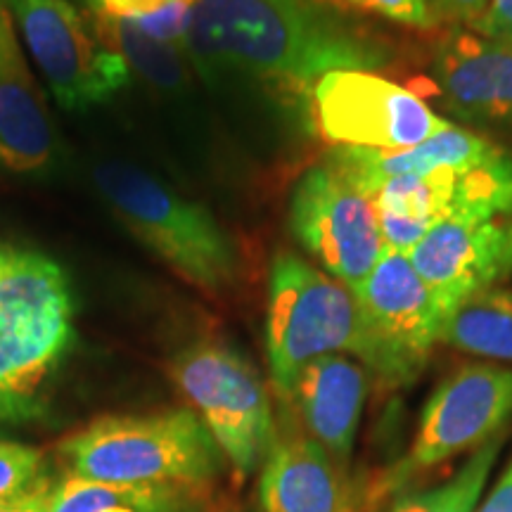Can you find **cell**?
Returning a JSON list of instances; mask_svg holds the SVG:
<instances>
[{
  "mask_svg": "<svg viewBox=\"0 0 512 512\" xmlns=\"http://www.w3.org/2000/svg\"><path fill=\"white\" fill-rule=\"evenodd\" d=\"M290 230L316 266L349 290L366 280L384 249L370 197L328 162L311 166L294 185Z\"/></svg>",
  "mask_w": 512,
  "mask_h": 512,
  "instance_id": "cell-9",
  "label": "cell"
},
{
  "mask_svg": "<svg viewBox=\"0 0 512 512\" xmlns=\"http://www.w3.org/2000/svg\"><path fill=\"white\" fill-rule=\"evenodd\" d=\"M264 512H358L347 472L311 437L275 439L261 465Z\"/></svg>",
  "mask_w": 512,
  "mask_h": 512,
  "instance_id": "cell-15",
  "label": "cell"
},
{
  "mask_svg": "<svg viewBox=\"0 0 512 512\" xmlns=\"http://www.w3.org/2000/svg\"><path fill=\"white\" fill-rule=\"evenodd\" d=\"M185 57L207 81H256L309 102L332 72L392 67L387 38L330 0H190Z\"/></svg>",
  "mask_w": 512,
  "mask_h": 512,
  "instance_id": "cell-1",
  "label": "cell"
},
{
  "mask_svg": "<svg viewBox=\"0 0 512 512\" xmlns=\"http://www.w3.org/2000/svg\"><path fill=\"white\" fill-rule=\"evenodd\" d=\"M60 458L88 482L174 491L211 484L226 460L192 408L100 418L64 439Z\"/></svg>",
  "mask_w": 512,
  "mask_h": 512,
  "instance_id": "cell-3",
  "label": "cell"
},
{
  "mask_svg": "<svg viewBox=\"0 0 512 512\" xmlns=\"http://www.w3.org/2000/svg\"><path fill=\"white\" fill-rule=\"evenodd\" d=\"M368 396V370L356 358L332 354L306 363L294 380L287 408L302 418L306 437L347 467L354 453L358 422Z\"/></svg>",
  "mask_w": 512,
  "mask_h": 512,
  "instance_id": "cell-14",
  "label": "cell"
},
{
  "mask_svg": "<svg viewBox=\"0 0 512 512\" xmlns=\"http://www.w3.org/2000/svg\"><path fill=\"white\" fill-rule=\"evenodd\" d=\"M467 174L439 169L430 174L394 176L368 192L380 223L384 247L406 254L434 223L456 207Z\"/></svg>",
  "mask_w": 512,
  "mask_h": 512,
  "instance_id": "cell-17",
  "label": "cell"
},
{
  "mask_svg": "<svg viewBox=\"0 0 512 512\" xmlns=\"http://www.w3.org/2000/svg\"><path fill=\"white\" fill-rule=\"evenodd\" d=\"M171 377L240 475L264 465L275 444L271 396L240 351L221 342L190 344L171 363Z\"/></svg>",
  "mask_w": 512,
  "mask_h": 512,
  "instance_id": "cell-6",
  "label": "cell"
},
{
  "mask_svg": "<svg viewBox=\"0 0 512 512\" xmlns=\"http://www.w3.org/2000/svg\"><path fill=\"white\" fill-rule=\"evenodd\" d=\"M351 292L380 349V382L389 389L411 384L441 342L446 318L408 256L384 247L373 271Z\"/></svg>",
  "mask_w": 512,
  "mask_h": 512,
  "instance_id": "cell-10",
  "label": "cell"
},
{
  "mask_svg": "<svg viewBox=\"0 0 512 512\" xmlns=\"http://www.w3.org/2000/svg\"><path fill=\"white\" fill-rule=\"evenodd\" d=\"M93 178L121 226L185 283L219 294L238 280L233 240L202 204L133 164L102 162Z\"/></svg>",
  "mask_w": 512,
  "mask_h": 512,
  "instance_id": "cell-5",
  "label": "cell"
},
{
  "mask_svg": "<svg viewBox=\"0 0 512 512\" xmlns=\"http://www.w3.org/2000/svg\"><path fill=\"white\" fill-rule=\"evenodd\" d=\"M510 207H512V190H510Z\"/></svg>",
  "mask_w": 512,
  "mask_h": 512,
  "instance_id": "cell-30",
  "label": "cell"
},
{
  "mask_svg": "<svg viewBox=\"0 0 512 512\" xmlns=\"http://www.w3.org/2000/svg\"><path fill=\"white\" fill-rule=\"evenodd\" d=\"M91 10L119 19H140L176 3V0H88Z\"/></svg>",
  "mask_w": 512,
  "mask_h": 512,
  "instance_id": "cell-26",
  "label": "cell"
},
{
  "mask_svg": "<svg viewBox=\"0 0 512 512\" xmlns=\"http://www.w3.org/2000/svg\"><path fill=\"white\" fill-rule=\"evenodd\" d=\"M434 95L467 124L512 128V48L470 29H453L434 46Z\"/></svg>",
  "mask_w": 512,
  "mask_h": 512,
  "instance_id": "cell-13",
  "label": "cell"
},
{
  "mask_svg": "<svg viewBox=\"0 0 512 512\" xmlns=\"http://www.w3.org/2000/svg\"><path fill=\"white\" fill-rule=\"evenodd\" d=\"M50 93L69 112L114 98L131 79L124 57L95 34L69 0H3Z\"/></svg>",
  "mask_w": 512,
  "mask_h": 512,
  "instance_id": "cell-7",
  "label": "cell"
},
{
  "mask_svg": "<svg viewBox=\"0 0 512 512\" xmlns=\"http://www.w3.org/2000/svg\"><path fill=\"white\" fill-rule=\"evenodd\" d=\"M0 247H3V245H0Z\"/></svg>",
  "mask_w": 512,
  "mask_h": 512,
  "instance_id": "cell-31",
  "label": "cell"
},
{
  "mask_svg": "<svg viewBox=\"0 0 512 512\" xmlns=\"http://www.w3.org/2000/svg\"><path fill=\"white\" fill-rule=\"evenodd\" d=\"M494 219L482 209L453 207L406 252L444 318L505 275V228Z\"/></svg>",
  "mask_w": 512,
  "mask_h": 512,
  "instance_id": "cell-12",
  "label": "cell"
},
{
  "mask_svg": "<svg viewBox=\"0 0 512 512\" xmlns=\"http://www.w3.org/2000/svg\"><path fill=\"white\" fill-rule=\"evenodd\" d=\"M266 351L280 401L294 380L320 356H354L377 380L382 356L354 292L290 249L275 252L268 271Z\"/></svg>",
  "mask_w": 512,
  "mask_h": 512,
  "instance_id": "cell-4",
  "label": "cell"
},
{
  "mask_svg": "<svg viewBox=\"0 0 512 512\" xmlns=\"http://www.w3.org/2000/svg\"><path fill=\"white\" fill-rule=\"evenodd\" d=\"M72 342L74 294L64 268L38 249L0 247V420L41 413Z\"/></svg>",
  "mask_w": 512,
  "mask_h": 512,
  "instance_id": "cell-2",
  "label": "cell"
},
{
  "mask_svg": "<svg viewBox=\"0 0 512 512\" xmlns=\"http://www.w3.org/2000/svg\"><path fill=\"white\" fill-rule=\"evenodd\" d=\"M309 121L335 147L408 150L451 124L418 93L375 72H332L311 88Z\"/></svg>",
  "mask_w": 512,
  "mask_h": 512,
  "instance_id": "cell-8",
  "label": "cell"
},
{
  "mask_svg": "<svg viewBox=\"0 0 512 512\" xmlns=\"http://www.w3.org/2000/svg\"><path fill=\"white\" fill-rule=\"evenodd\" d=\"M43 456L34 446L0 441V501H12L43 484Z\"/></svg>",
  "mask_w": 512,
  "mask_h": 512,
  "instance_id": "cell-22",
  "label": "cell"
},
{
  "mask_svg": "<svg viewBox=\"0 0 512 512\" xmlns=\"http://www.w3.org/2000/svg\"><path fill=\"white\" fill-rule=\"evenodd\" d=\"M512 420V368L467 363L444 377L422 408L418 434L396 479L484 446Z\"/></svg>",
  "mask_w": 512,
  "mask_h": 512,
  "instance_id": "cell-11",
  "label": "cell"
},
{
  "mask_svg": "<svg viewBox=\"0 0 512 512\" xmlns=\"http://www.w3.org/2000/svg\"><path fill=\"white\" fill-rule=\"evenodd\" d=\"M95 34L107 48L124 57L128 69H136L147 81L157 83L159 88H176L183 81V53L176 48L164 46L128 19L102 15L88 10Z\"/></svg>",
  "mask_w": 512,
  "mask_h": 512,
  "instance_id": "cell-21",
  "label": "cell"
},
{
  "mask_svg": "<svg viewBox=\"0 0 512 512\" xmlns=\"http://www.w3.org/2000/svg\"><path fill=\"white\" fill-rule=\"evenodd\" d=\"M330 3L347 12H366L411 29L432 31L441 24L427 0H330Z\"/></svg>",
  "mask_w": 512,
  "mask_h": 512,
  "instance_id": "cell-23",
  "label": "cell"
},
{
  "mask_svg": "<svg viewBox=\"0 0 512 512\" xmlns=\"http://www.w3.org/2000/svg\"><path fill=\"white\" fill-rule=\"evenodd\" d=\"M475 512H512V460L496 479L494 489L482 496Z\"/></svg>",
  "mask_w": 512,
  "mask_h": 512,
  "instance_id": "cell-27",
  "label": "cell"
},
{
  "mask_svg": "<svg viewBox=\"0 0 512 512\" xmlns=\"http://www.w3.org/2000/svg\"><path fill=\"white\" fill-rule=\"evenodd\" d=\"M439 22H456L470 29L484 15L489 0H427Z\"/></svg>",
  "mask_w": 512,
  "mask_h": 512,
  "instance_id": "cell-25",
  "label": "cell"
},
{
  "mask_svg": "<svg viewBox=\"0 0 512 512\" xmlns=\"http://www.w3.org/2000/svg\"><path fill=\"white\" fill-rule=\"evenodd\" d=\"M510 159L503 150L465 128L448 126L425 143L408 147V150H361V147H335L325 162L339 171L349 183L361 192H368L377 183L394 176L430 174L439 169H456L460 174L489 169Z\"/></svg>",
  "mask_w": 512,
  "mask_h": 512,
  "instance_id": "cell-16",
  "label": "cell"
},
{
  "mask_svg": "<svg viewBox=\"0 0 512 512\" xmlns=\"http://www.w3.org/2000/svg\"><path fill=\"white\" fill-rule=\"evenodd\" d=\"M48 512H183L181 491L72 477L50 486Z\"/></svg>",
  "mask_w": 512,
  "mask_h": 512,
  "instance_id": "cell-19",
  "label": "cell"
},
{
  "mask_svg": "<svg viewBox=\"0 0 512 512\" xmlns=\"http://www.w3.org/2000/svg\"><path fill=\"white\" fill-rule=\"evenodd\" d=\"M48 494L50 486L43 482L29 494L12 498V501H0V512H48Z\"/></svg>",
  "mask_w": 512,
  "mask_h": 512,
  "instance_id": "cell-28",
  "label": "cell"
},
{
  "mask_svg": "<svg viewBox=\"0 0 512 512\" xmlns=\"http://www.w3.org/2000/svg\"><path fill=\"white\" fill-rule=\"evenodd\" d=\"M441 342L465 354L512 363V290L489 287L465 299L446 318Z\"/></svg>",
  "mask_w": 512,
  "mask_h": 512,
  "instance_id": "cell-18",
  "label": "cell"
},
{
  "mask_svg": "<svg viewBox=\"0 0 512 512\" xmlns=\"http://www.w3.org/2000/svg\"><path fill=\"white\" fill-rule=\"evenodd\" d=\"M503 264H505V275L512 273V223L505 228V245H503Z\"/></svg>",
  "mask_w": 512,
  "mask_h": 512,
  "instance_id": "cell-29",
  "label": "cell"
},
{
  "mask_svg": "<svg viewBox=\"0 0 512 512\" xmlns=\"http://www.w3.org/2000/svg\"><path fill=\"white\" fill-rule=\"evenodd\" d=\"M470 29L512 48V0H489L484 15Z\"/></svg>",
  "mask_w": 512,
  "mask_h": 512,
  "instance_id": "cell-24",
  "label": "cell"
},
{
  "mask_svg": "<svg viewBox=\"0 0 512 512\" xmlns=\"http://www.w3.org/2000/svg\"><path fill=\"white\" fill-rule=\"evenodd\" d=\"M505 444V434H498L484 446H479L453 477L441 482L432 489L411 491L403 494L392 503L387 512H475L482 501L486 482H489L491 470L501 456Z\"/></svg>",
  "mask_w": 512,
  "mask_h": 512,
  "instance_id": "cell-20",
  "label": "cell"
}]
</instances>
